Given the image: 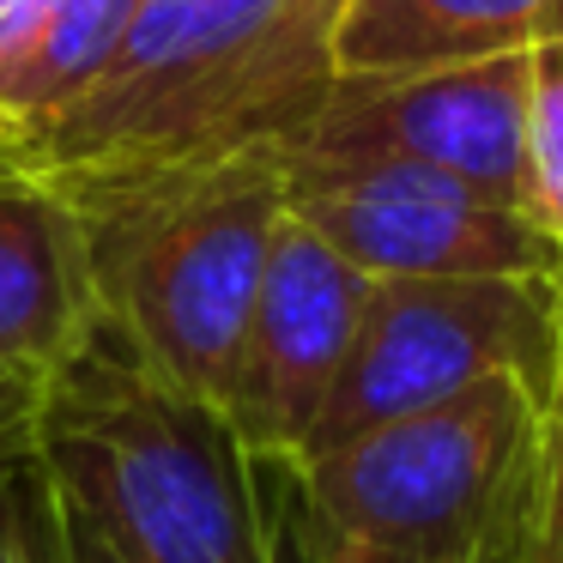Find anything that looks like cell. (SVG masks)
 <instances>
[{"instance_id": "6da1fadb", "label": "cell", "mask_w": 563, "mask_h": 563, "mask_svg": "<svg viewBox=\"0 0 563 563\" xmlns=\"http://www.w3.org/2000/svg\"><path fill=\"white\" fill-rule=\"evenodd\" d=\"M345 0H140L74 103L0 164L103 188L236 152H279L340 86Z\"/></svg>"}, {"instance_id": "7a4b0ae2", "label": "cell", "mask_w": 563, "mask_h": 563, "mask_svg": "<svg viewBox=\"0 0 563 563\" xmlns=\"http://www.w3.org/2000/svg\"><path fill=\"white\" fill-rule=\"evenodd\" d=\"M37 461L128 563H273L267 466L110 328L43 382Z\"/></svg>"}, {"instance_id": "3957f363", "label": "cell", "mask_w": 563, "mask_h": 563, "mask_svg": "<svg viewBox=\"0 0 563 563\" xmlns=\"http://www.w3.org/2000/svg\"><path fill=\"white\" fill-rule=\"evenodd\" d=\"M67 195L91 236L103 328L152 376L224 412L273 236L291 212L279 152H236Z\"/></svg>"}, {"instance_id": "277c9868", "label": "cell", "mask_w": 563, "mask_h": 563, "mask_svg": "<svg viewBox=\"0 0 563 563\" xmlns=\"http://www.w3.org/2000/svg\"><path fill=\"white\" fill-rule=\"evenodd\" d=\"M539 400L490 376L424 412L345 437L279 473L316 533L406 563H509L533 473Z\"/></svg>"}, {"instance_id": "5b68a950", "label": "cell", "mask_w": 563, "mask_h": 563, "mask_svg": "<svg viewBox=\"0 0 563 563\" xmlns=\"http://www.w3.org/2000/svg\"><path fill=\"white\" fill-rule=\"evenodd\" d=\"M563 273L539 279H369L352 357L340 369L309 454L424 412L490 376L545 400L563 340ZM303 454V461H309Z\"/></svg>"}, {"instance_id": "8992f818", "label": "cell", "mask_w": 563, "mask_h": 563, "mask_svg": "<svg viewBox=\"0 0 563 563\" xmlns=\"http://www.w3.org/2000/svg\"><path fill=\"white\" fill-rule=\"evenodd\" d=\"M285 207L369 279H539L563 249L521 207L418 164L285 158Z\"/></svg>"}, {"instance_id": "52a82bcc", "label": "cell", "mask_w": 563, "mask_h": 563, "mask_svg": "<svg viewBox=\"0 0 563 563\" xmlns=\"http://www.w3.org/2000/svg\"><path fill=\"white\" fill-rule=\"evenodd\" d=\"M527 91L533 55L357 74L328 91L309 128L285 140V158H382L418 164L473 195L533 212L527 164Z\"/></svg>"}, {"instance_id": "ba28073f", "label": "cell", "mask_w": 563, "mask_h": 563, "mask_svg": "<svg viewBox=\"0 0 563 563\" xmlns=\"http://www.w3.org/2000/svg\"><path fill=\"white\" fill-rule=\"evenodd\" d=\"M364 303L369 273H357L340 249H328L303 219L285 212L243 352H236L231 394H224V418L255 454V466L267 473L303 466L321 412L340 388V369L352 357Z\"/></svg>"}, {"instance_id": "9c48e42d", "label": "cell", "mask_w": 563, "mask_h": 563, "mask_svg": "<svg viewBox=\"0 0 563 563\" xmlns=\"http://www.w3.org/2000/svg\"><path fill=\"white\" fill-rule=\"evenodd\" d=\"M103 328L98 261L74 195L0 164V369L49 382Z\"/></svg>"}, {"instance_id": "30bf717a", "label": "cell", "mask_w": 563, "mask_h": 563, "mask_svg": "<svg viewBox=\"0 0 563 563\" xmlns=\"http://www.w3.org/2000/svg\"><path fill=\"white\" fill-rule=\"evenodd\" d=\"M563 43V0H345L340 79L533 55Z\"/></svg>"}, {"instance_id": "8fae6325", "label": "cell", "mask_w": 563, "mask_h": 563, "mask_svg": "<svg viewBox=\"0 0 563 563\" xmlns=\"http://www.w3.org/2000/svg\"><path fill=\"white\" fill-rule=\"evenodd\" d=\"M134 13L140 0H55L49 25L37 37V55L25 62L13 98L0 110V158H7V146H19L31 128H43L62 103H74L103 74V62L128 37Z\"/></svg>"}, {"instance_id": "7c38bea8", "label": "cell", "mask_w": 563, "mask_h": 563, "mask_svg": "<svg viewBox=\"0 0 563 563\" xmlns=\"http://www.w3.org/2000/svg\"><path fill=\"white\" fill-rule=\"evenodd\" d=\"M563 291V279H558ZM509 563H563V340L558 369L539 400V437H533V473H527L521 533H515Z\"/></svg>"}, {"instance_id": "4fadbf2b", "label": "cell", "mask_w": 563, "mask_h": 563, "mask_svg": "<svg viewBox=\"0 0 563 563\" xmlns=\"http://www.w3.org/2000/svg\"><path fill=\"white\" fill-rule=\"evenodd\" d=\"M527 164H533V219L563 249V43L533 49L527 91Z\"/></svg>"}, {"instance_id": "5bb4252c", "label": "cell", "mask_w": 563, "mask_h": 563, "mask_svg": "<svg viewBox=\"0 0 563 563\" xmlns=\"http://www.w3.org/2000/svg\"><path fill=\"white\" fill-rule=\"evenodd\" d=\"M0 563H62L55 545V485L37 449L0 461Z\"/></svg>"}, {"instance_id": "9a60e30c", "label": "cell", "mask_w": 563, "mask_h": 563, "mask_svg": "<svg viewBox=\"0 0 563 563\" xmlns=\"http://www.w3.org/2000/svg\"><path fill=\"white\" fill-rule=\"evenodd\" d=\"M273 563H406V558H382V551L316 533V527L291 509V497H285V485H279V497H273Z\"/></svg>"}, {"instance_id": "2e32d148", "label": "cell", "mask_w": 563, "mask_h": 563, "mask_svg": "<svg viewBox=\"0 0 563 563\" xmlns=\"http://www.w3.org/2000/svg\"><path fill=\"white\" fill-rule=\"evenodd\" d=\"M49 13H55V0H0V110L13 98L25 62L37 55V37L49 25Z\"/></svg>"}, {"instance_id": "e0dca14e", "label": "cell", "mask_w": 563, "mask_h": 563, "mask_svg": "<svg viewBox=\"0 0 563 563\" xmlns=\"http://www.w3.org/2000/svg\"><path fill=\"white\" fill-rule=\"evenodd\" d=\"M37 406H43V388L13 369H0V461L13 454H31L37 449Z\"/></svg>"}, {"instance_id": "ac0fdd59", "label": "cell", "mask_w": 563, "mask_h": 563, "mask_svg": "<svg viewBox=\"0 0 563 563\" xmlns=\"http://www.w3.org/2000/svg\"><path fill=\"white\" fill-rule=\"evenodd\" d=\"M55 545H62V563H128L122 551L110 545V533H103L79 503H67L62 490H55Z\"/></svg>"}]
</instances>
